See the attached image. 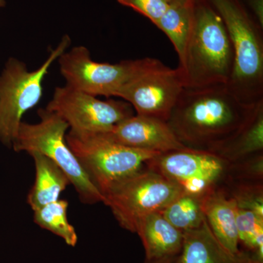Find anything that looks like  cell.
Here are the masks:
<instances>
[{
	"label": "cell",
	"mask_w": 263,
	"mask_h": 263,
	"mask_svg": "<svg viewBox=\"0 0 263 263\" xmlns=\"http://www.w3.org/2000/svg\"><path fill=\"white\" fill-rule=\"evenodd\" d=\"M257 104L242 103L226 85L184 88L166 122L185 146L214 152L239 130Z\"/></svg>",
	"instance_id": "1"
},
{
	"label": "cell",
	"mask_w": 263,
	"mask_h": 263,
	"mask_svg": "<svg viewBox=\"0 0 263 263\" xmlns=\"http://www.w3.org/2000/svg\"><path fill=\"white\" fill-rule=\"evenodd\" d=\"M234 54L222 18L209 0H195L193 24L179 67L185 88L228 85Z\"/></svg>",
	"instance_id": "2"
},
{
	"label": "cell",
	"mask_w": 263,
	"mask_h": 263,
	"mask_svg": "<svg viewBox=\"0 0 263 263\" xmlns=\"http://www.w3.org/2000/svg\"><path fill=\"white\" fill-rule=\"evenodd\" d=\"M226 25L234 62L228 89L242 103L263 100V29L241 0H209Z\"/></svg>",
	"instance_id": "3"
},
{
	"label": "cell",
	"mask_w": 263,
	"mask_h": 263,
	"mask_svg": "<svg viewBox=\"0 0 263 263\" xmlns=\"http://www.w3.org/2000/svg\"><path fill=\"white\" fill-rule=\"evenodd\" d=\"M40 122H22L12 148L16 152H37L53 161L68 178L83 203L93 205L104 202L103 195L90 180L66 141L69 125L55 112L38 110Z\"/></svg>",
	"instance_id": "4"
},
{
	"label": "cell",
	"mask_w": 263,
	"mask_h": 263,
	"mask_svg": "<svg viewBox=\"0 0 263 263\" xmlns=\"http://www.w3.org/2000/svg\"><path fill=\"white\" fill-rule=\"evenodd\" d=\"M66 141L104 198L112 189L160 155L123 146L103 133L69 131Z\"/></svg>",
	"instance_id": "5"
},
{
	"label": "cell",
	"mask_w": 263,
	"mask_h": 263,
	"mask_svg": "<svg viewBox=\"0 0 263 263\" xmlns=\"http://www.w3.org/2000/svg\"><path fill=\"white\" fill-rule=\"evenodd\" d=\"M70 43L66 34L36 70L29 71L24 62L15 58H10L5 64L0 75V142L5 146L12 147L24 114L42 98L43 83L50 67Z\"/></svg>",
	"instance_id": "6"
},
{
	"label": "cell",
	"mask_w": 263,
	"mask_h": 263,
	"mask_svg": "<svg viewBox=\"0 0 263 263\" xmlns=\"http://www.w3.org/2000/svg\"><path fill=\"white\" fill-rule=\"evenodd\" d=\"M181 193L177 185L146 165L112 189L104 203L110 208L119 226L136 233L142 217L160 212Z\"/></svg>",
	"instance_id": "7"
},
{
	"label": "cell",
	"mask_w": 263,
	"mask_h": 263,
	"mask_svg": "<svg viewBox=\"0 0 263 263\" xmlns=\"http://www.w3.org/2000/svg\"><path fill=\"white\" fill-rule=\"evenodd\" d=\"M152 58L124 60L119 63L93 61L85 46H76L59 57L60 72L67 86L93 96L117 98L121 89L148 63Z\"/></svg>",
	"instance_id": "8"
},
{
	"label": "cell",
	"mask_w": 263,
	"mask_h": 263,
	"mask_svg": "<svg viewBox=\"0 0 263 263\" xmlns=\"http://www.w3.org/2000/svg\"><path fill=\"white\" fill-rule=\"evenodd\" d=\"M229 164L213 152L186 148L160 154L146 166L163 175L183 193L201 198L224 186Z\"/></svg>",
	"instance_id": "9"
},
{
	"label": "cell",
	"mask_w": 263,
	"mask_h": 263,
	"mask_svg": "<svg viewBox=\"0 0 263 263\" xmlns=\"http://www.w3.org/2000/svg\"><path fill=\"white\" fill-rule=\"evenodd\" d=\"M184 88L183 72L179 67L171 68L152 58L123 86L117 98L130 104L138 115L167 122Z\"/></svg>",
	"instance_id": "10"
},
{
	"label": "cell",
	"mask_w": 263,
	"mask_h": 263,
	"mask_svg": "<svg viewBox=\"0 0 263 263\" xmlns=\"http://www.w3.org/2000/svg\"><path fill=\"white\" fill-rule=\"evenodd\" d=\"M60 116L70 131L103 133L135 115L130 104L123 100H99L97 97L74 89L58 86L46 108Z\"/></svg>",
	"instance_id": "11"
},
{
	"label": "cell",
	"mask_w": 263,
	"mask_h": 263,
	"mask_svg": "<svg viewBox=\"0 0 263 263\" xmlns=\"http://www.w3.org/2000/svg\"><path fill=\"white\" fill-rule=\"evenodd\" d=\"M103 134L123 146L155 153L189 148L178 140L167 122L138 114L119 122Z\"/></svg>",
	"instance_id": "12"
},
{
	"label": "cell",
	"mask_w": 263,
	"mask_h": 263,
	"mask_svg": "<svg viewBox=\"0 0 263 263\" xmlns=\"http://www.w3.org/2000/svg\"><path fill=\"white\" fill-rule=\"evenodd\" d=\"M208 226L218 241L234 255H241L237 230V205L222 186L200 198Z\"/></svg>",
	"instance_id": "13"
},
{
	"label": "cell",
	"mask_w": 263,
	"mask_h": 263,
	"mask_svg": "<svg viewBox=\"0 0 263 263\" xmlns=\"http://www.w3.org/2000/svg\"><path fill=\"white\" fill-rule=\"evenodd\" d=\"M136 233L146 252V260L171 258L179 256L183 233L171 224L160 212H152L138 221Z\"/></svg>",
	"instance_id": "14"
},
{
	"label": "cell",
	"mask_w": 263,
	"mask_h": 263,
	"mask_svg": "<svg viewBox=\"0 0 263 263\" xmlns=\"http://www.w3.org/2000/svg\"><path fill=\"white\" fill-rule=\"evenodd\" d=\"M177 263H253L248 256L234 255L218 241L206 221L183 233L182 249Z\"/></svg>",
	"instance_id": "15"
},
{
	"label": "cell",
	"mask_w": 263,
	"mask_h": 263,
	"mask_svg": "<svg viewBox=\"0 0 263 263\" xmlns=\"http://www.w3.org/2000/svg\"><path fill=\"white\" fill-rule=\"evenodd\" d=\"M29 155L34 160L35 179L27 195V203L34 212L60 200L70 183L65 173L46 156L37 152Z\"/></svg>",
	"instance_id": "16"
},
{
	"label": "cell",
	"mask_w": 263,
	"mask_h": 263,
	"mask_svg": "<svg viewBox=\"0 0 263 263\" xmlns=\"http://www.w3.org/2000/svg\"><path fill=\"white\" fill-rule=\"evenodd\" d=\"M263 152V100L254 107L245 124L213 153L229 162Z\"/></svg>",
	"instance_id": "17"
},
{
	"label": "cell",
	"mask_w": 263,
	"mask_h": 263,
	"mask_svg": "<svg viewBox=\"0 0 263 263\" xmlns=\"http://www.w3.org/2000/svg\"><path fill=\"white\" fill-rule=\"evenodd\" d=\"M194 2L169 3L165 13L155 24L168 37L179 62L182 60L193 28Z\"/></svg>",
	"instance_id": "18"
},
{
	"label": "cell",
	"mask_w": 263,
	"mask_h": 263,
	"mask_svg": "<svg viewBox=\"0 0 263 263\" xmlns=\"http://www.w3.org/2000/svg\"><path fill=\"white\" fill-rule=\"evenodd\" d=\"M68 205L67 200L60 199L34 211L33 219L43 229L60 237L67 245L76 247L78 235L67 218Z\"/></svg>",
	"instance_id": "19"
},
{
	"label": "cell",
	"mask_w": 263,
	"mask_h": 263,
	"mask_svg": "<svg viewBox=\"0 0 263 263\" xmlns=\"http://www.w3.org/2000/svg\"><path fill=\"white\" fill-rule=\"evenodd\" d=\"M160 212L183 233L198 228L205 221L200 198L184 193L176 197Z\"/></svg>",
	"instance_id": "20"
},
{
	"label": "cell",
	"mask_w": 263,
	"mask_h": 263,
	"mask_svg": "<svg viewBox=\"0 0 263 263\" xmlns=\"http://www.w3.org/2000/svg\"><path fill=\"white\" fill-rule=\"evenodd\" d=\"M237 230L239 246L245 247L253 263H263V216L237 207Z\"/></svg>",
	"instance_id": "21"
},
{
	"label": "cell",
	"mask_w": 263,
	"mask_h": 263,
	"mask_svg": "<svg viewBox=\"0 0 263 263\" xmlns=\"http://www.w3.org/2000/svg\"><path fill=\"white\" fill-rule=\"evenodd\" d=\"M223 188L240 209L263 216V183L226 182Z\"/></svg>",
	"instance_id": "22"
},
{
	"label": "cell",
	"mask_w": 263,
	"mask_h": 263,
	"mask_svg": "<svg viewBox=\"0 0 263 263\" xmlns=\"http://www.w3.org/2000/svg\"><path fill=\"white\" fill-rule=\"evenodd\" d=\"M263 183V152L230 162L226 182Z\"/></svg>",
	"instance_id": "23"
},
{
	"label": "cell",
	"mask_w": 263,
	"mask_h": 263,
	"mask_svg": "<svg viewBox=\"0 0 263 263\" xmlns=\"http://www.w3.org/2000/svg\"><path fill=\"white\" fill-rule=\"evenodd\" d=\"M119 4L134 10L149 19L154 24L158 22L168 8L167 0H117Z\"/></svg>",
	"instance_id": "24"
},
{
	"label": "cell",
	"mask_w": 263,
	"mask_h": 263,
	"mask_svg": "<svg viewBox=\"0 0 263 263\" xmlns=\"http://www.w3.org/2000/svg\"><path fill=\"white\" fill-rule=\"evenodd\" d=\"M254 20L263 29V0H241Z\"/></svg>",
	"instance_id": "25"
},
{
	"label": "cell",
	"mask_w": 263,
	"mask_h": 263,
	"mask_svg": "<svg viewBox=\"0 0 263 263\" xmlns=\"http://www.w3.org/2000/svg\"><path fill=\"white\" fill-rule=\"evenodd\" d=\"M178 258H179V256L176 257H171V258L156 259V260H146L145 263H177Z\"/></svg>",
	"instance_id": "26"
},
{
	"label": "cell",
	"mask_w": 263,
	"mask_h": 263,
	"mask_svg": "<svg viewBox=\"0 0 263 263\" xmlns=\"http://www.w3.org/2000/svg\"><path fill=\"white\" fill-rule=\"evenodd\" d=\"M195 0H167L168 3H190V2H194Z\"/></svg>",
	"instance_id": "27"
},
{
	"label": "cell",
	"mask_w": 263,
	"mask_h": 263,
	"mask_svg": "<svg viewBox=\"0 0 263 263\" xmlns=\"http://www.w3.org/2000/svg\"><path fill=\"white\" fill-rule=\"evenodd\" d=\"M5 4H6L5 0H0V8H3V7H5Z\"/></svg>",
	"instance_id": "28"
}]
</instances>
